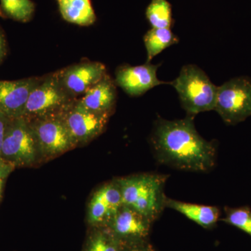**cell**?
<instances>
[{"instance_id": "obj_1", "label": "cell", "mask_w": 251, "mask_h": 251, "mask_svg": "<svg viewBox=\"0 0 251 251\" xmlns=\"http://www.w3.org/2000/svg\"><path fill=\"white\" fill-rule=\"evenodd\" d=\"M193 117L187 115L174 121L158 118L151 143L162 164L181 171L206 173L215 166L216 145L199 134Z\"/></svg>"}, {"instance_id": "obj_2", "label": "cell", "mask_w": 251, "mask_h": 251, "mask_svg": "<svg viewBox=\"0 0 251 251\" xmlns=\"http://www.w3.org/2000/svg\"><path fill=\"white\" fill-rule=\"evenodd\" d=\"M166 175L146 174L117 181L123 205L130 206L150 221L158 217L166 206Z\"/></svg>"}, {"instance_id": "obj_3", "label": "cell", "mask_w": 251, "mask_h": 251, "mask_svg": "<svg viewBox=\"0 0 251 251\" xmlns=\"http://www.w3.org/2000/svg\"><path fill=\"white\" fill-rule=\"evenodd\" d=\"M177 92L181 106L187 115L214 110L218 87L201 68L188 64L181 68L179 76L171 82Z\"/></svg>"}, {"instance_id": "obj_4", "label": "cell", "mask_w": 251, "mask_h": 251, "mask_svg": "<svg viewBox=\"0 0 251 251\" xmlns=\"http://www.w3.org/2000/svg\"><path fill=\"white\" fill-rule=\"evenodd\" d=\"M77 100L64 90L54 72L42 77L31 91L21 117L29 122L41 117L60 115Z\"/></svg>"}, {"instance_id": "obj_5", "label": "cell", "mask_w": 251, "mask_h": 251, "mask_svg": "<svg viewBox=\"0 0 251 251\" xmlns=\"http://www.w3.org/2000/svg\"><path fill=\"white\" fill-rule=\"evenodd\" d=\"M39 156L37 143L29 122L23 117L11 119L1 147V160L14 168L30 166Z\"/></svg>"}, {"instance_id": "obj_6", "label": "cell", "mask_w": 251, "mask_h": 251, "mask_svg": "<svg viewBox=\"0 0 251 251\" xmlns=\"http://www.w3.org/2000/svg\"><path fill=\"white\" fill-rule=\"evenodd\" d=\"M214 110L227 125L251 116V79L234 77L218 87Z\"/></svg>"}, {"instance_id": "obj_7", "label": "cell", "mask_w": 251, "mask_h": 251, "mask_svg": "<svg viewBox=\"0 0 251 251\" xmlns=\"http://www.w3.org/2000/svg\"><path fill=\"white\" fill-rule=\"evenodd\" d=\"M28 122L35 136L40 156L52 158L76 147L61 115L41 117Z\"/></svg>"}, {"instance_id": "obj_8", "label": "cell", "mask_w": 251, "mask_h": 251, "mask_svg": "<svg viewBox=\"0 0 251 251\" xmlns=\"http://www.w3.org/2000/svg\"><path fill=\"white\" fill-rule=\"evenodd\" d=\"M75 146L85 145L103 133L110 117L81 106L77 100L61 115Z\"/></svg>"}, {"instance_id": "obj_9", "label": "cell", "mask_w": 251, "mask_h": 251, "mask_svg": "<svg viewBox=\"0 0 251 251\" xmlns=\"http://www.w3.org/2000/svg\"><path fill=\"white\" fill-rule=\"evenodd\" d=\"M59 82L73 98L79 99L107 75L106 67L98 62H82L55 72Z\"/></svg>"}, {"instance_id": "obj_10", "label": "cell", "mask_w": 251, "mask_h": 251, "mask_svg": "<svg viewBox=\"0 0 251 251\" xmlns=\"http://www.w3.org/2000/svg\"><path fill=\"white\" fill-rule=\"evenodd\" d=\"M160 65L150 62L138 66L122 65L115 72V84L130 97H140L156 86L171 84L157 77Z\"/></svg>"}, {"instance_id": "obj_11", "label": "cell", "mask_w": 251, "mask_h": 251, "mask_svg": "<svg viewBox=\"0 0 251 251\" xmlns=\"http://www.w3.org/2000/svg\"><path fill=\"white\" fill-rule=\"evenodd\" d=\"M42 77L18 80H0V112L9 119L22 117L31 91Z\"/></svg>"}, {"instance_id": "obj_12", "label": "cell", "mask_w": 251, "mask_h": 251, "mask_svg": "<svg viewBox=\"0 0 251 251\" xmlns=\"http://www.w3.org/2000/svg\"><path fill=\"white\" fill-rule=\"evenodd\" d=\"M150 223L133 208L122 205L108 223V232L117 241L139 240L148 235Z\"/></svg>"}, {"instance_id": "obj_13", "label": "cell", "mask_w": 251, "mask_h": 251, "mask_svg": "<svg viewBox=\"0 0 251 251\" xmlns=\"http://www.w3.org/2000/svg\"><path fill=\"white\" fill-rule=\"evenodd\" d=\"M117 99L116 84L107 74L85 95L77 99V103L90 111L110 117L116 106Z\"/></svg>"}, {"instance_id": "obj_14", "label": "cell", "mask_w": 251, "mask_h": 251, "mask_svg": "<svg viewBox=\"0 0 251 251\" xmlns=\"http://www.w3.org/2000/svg\"><path fill=\"white\" fill-rule=\"evenodd\" d=\"M166 206L178 211L205 228L213 227L219 219V208L214 206L183 202L167 198Z\"/></svg>"}, {"instance_id": "obj_15", "label": "cell", "mask_w": 251, "mask_h": 251, "mask_svg": "<svg viewBox=\"0 0 251 251\" xmlns=\"http://www.w3.org/2000/svg\"><path fill=\"white\" fill-rule=\"evenodd\" d=\"M64 21L82 27L92 25L97 16L91 0H56Z\"/></svg>"}, {"instance_id": "obj_16", "label": "cell", "mask_w": 251, "mask_h": 251, "mask_svg": "<svg viewBox=\"0 0 251 251\" xmlns=\"http://www.w3.org/2000/svg\"><path fill=\"white\" fill-rule=\"evenodd\" d=\"M143 39L148 54L147 62L148 63L165 49L179 42V38L171 29L167 28H151L145 34Z\"/></svg>"}, {"instance_id": "obj_17", "label": "cell", "mask_w": 251, "mask_h": 251, "mask_svg": "<svg viewBox=\"0 0 251 251\" xmlns=\"http://www.w3.org/2000/svg\"><path fill=\"white\" fill-rule=\"evenodd\" d=\"M35 4L31 0H0V16L21 23L32 18Z\"/></svg>"}, {"instance_id": "obj_18", "label": "cell", "mask_w": 251, "mask_h": 251, "mask_svg": "<svg viewBox=\"0 0 251 251\" xmlns=\"http://www.w3.org/2000/svg\"><path fill=\"white\" fill-rule=\"evenodd\" d=\"M145 14L152 28L171 29L173 25L172 6L167 0H151L147 8Z\"/></svg>"}, {"instance_id": "obj_19", "label": "cell", "mask_w": 251, "mask_h": 251, "mask_svg": "<svg viewBox=\"0 0 251 251\" xmlns=\"http://www.w3.org/2000/svg\"><path fill=\"white\" fill-rule=\"evenodd\" d=\"M114 214L107 205L105 201L96 192L89 206V222L93 226L106 224L110 222Z\"/></svg>"}, {"instance_id": "obj_20", "label": "cell", "mask_w": 251, "mask_h": 251, "mask_svg": "<svg viewBox=\"0 0 251 251\" xmlns=\"http://www.w3.org/2000/svg\"><path fill=\"white\" fill-rule=\"evenodd\" d=\"M85 251H121L118 242L109 232H97L91 235Z\"/></svg>"}, {"instance_id": "obj_21", "label": "cell", "mask_w": 251, "mask_h": 251, "mask_svg": "<svg viewBox=\"0 0 251 251\" xmlns=\"http://www.w3.org/2000/svg\"><path fill=\"white\" fill-rule=\"evenodd\" d=\"M223 221L235 226L251 236V211L248 207L226 209V217Z\"/></svg>"}, {"instance_id": "obj_22", "label": "cell", "mask_w": 251, "mask_h": 251, "mask_svg": "<svg viewBox=\"0 0 251 251\" xmlns=\"http://www.w3.org/2000/svg\"><path fill=\"white\" fill-rule=\"evenodd\" d=\"M97 192L106 203L114 215L123 205L121 191H120V188L117 183V184L105 185Z\"/></svg>"}, {"instance_id": "obj_23", "label": "cell", "mask_w": 251, "mask_h": 251, "mask_svg": "<svg viewBox=\"0 0 251 251\" xmlns=\"http://www.w3.org/2000/svg\"><path fill=\"white\" fill-rule=\"evenodd\" d=\"M13 168L14 167L5 163L3 160L0 159V200H1V195H2L4 180Z\"/></svg>"}, {"instance_id": "obj_24", "label": "cell", "mask_w": 251, "mask_h": 251, "mask_svg": "<svg viewBox=\"0 0 251 251\" xmlns=\"http://www.w3.org/2000/svg\"><path fill=\"white\" fill-rule=\"evenodd\" d=\"M10 120L11 119L8 118L7 117L0 112V159H1V151L3 140H4L5 133H6V128H7Z\"/></svg>"}, {"instance_id": "obj_25", "label": "cell", "mask_w": 251, "mask_h": 251, "mask_svg": "<svg viewBox=\"0 0 251 251\" xmlns=\"http://www.w3.org/2000/svg\"><path fill=\"white\" fill-rule=\"evenodd\" d=\"M6 53V43L4 34L0 29V64L4 59Z\"/></svg>"}, {"instance_id": "obj_26", "label": "cell", "mask_w": 251, "mask_h": 251, "mask_svg": "<svg viewBox=\"0 0 251 251\" xmlns=\"http://www.w3.org/2000/svg\"><path fill=\"white\" fill-rule=\"evenodd\" d=\"M125 251H151L149 249H143V248H133V249H128Z\"/></svg>"}]
</instances>
